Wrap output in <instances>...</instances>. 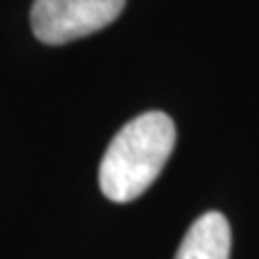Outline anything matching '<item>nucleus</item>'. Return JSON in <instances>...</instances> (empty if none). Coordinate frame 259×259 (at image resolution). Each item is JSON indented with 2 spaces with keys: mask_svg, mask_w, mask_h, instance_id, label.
Here are the masks:
<instances>
[{
  "mask_svg": "<svg viewBox=\"0 0 259 259\" xmlns=\"http://www.w3.org/2000/svg\"><path fill=\"white\" fill-rule=\"evenodd\" d=\"M176 147V125L161 111L142 113L111 139L99 168L106 199L127 204L156 183Z\"/></svg>",
  "mask_w": 259,
  "mask_h": 259,
  "instance_id": "1",
  "label": "nucleus"
},
{
  "mask_svg": "<svg viewBox=\"0 0 259 259\" xmlns=\"http://www.w3.org/2000/svg\"><path fill=\"white\" fill-rule=\"evenodd\" d=\"M125 0H34L31 29L48 46H63L101 31L120 17Z\"/></svg>",
  "mask_w": 259,
  "mask_h": 259,
  "instance_id": "2",
  "label": "nucleus"
},
{
  "mask_svg": "<svg viewBox=\"0 0 259 259\" xmlns=\"http://www.w3.org/2000/svg\"><path fill=\"white\" fill-rule=\"evenodd\" d=\"M176 259H231V223L219 211H206L190 226Z\"/></svg>",
  "mask_w": 259,
  "mask_h": 259,
  "instance_id": "3",
  "label": "nucleus"
}]
</instances>
